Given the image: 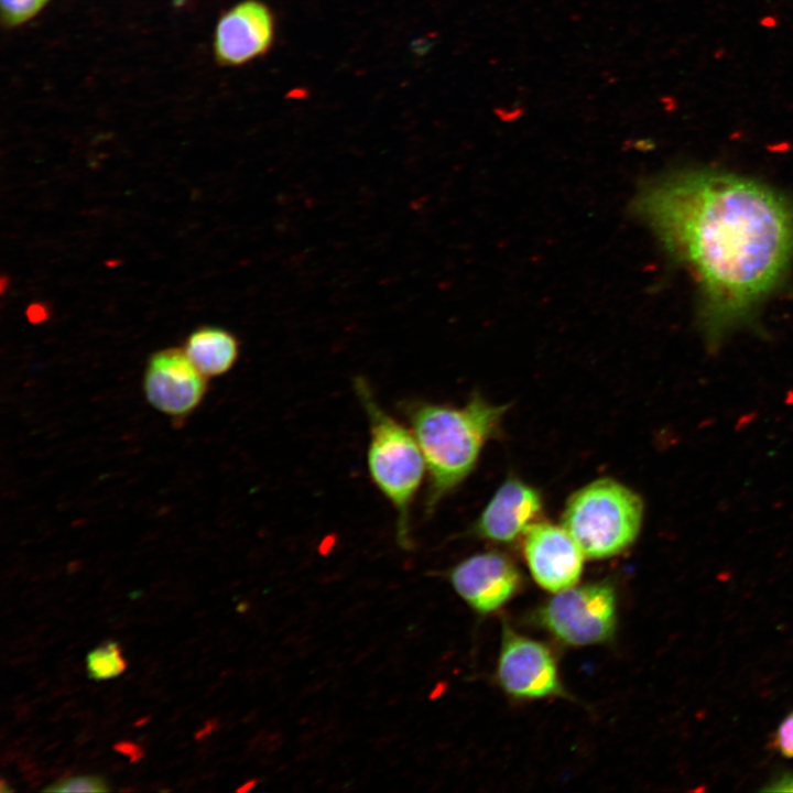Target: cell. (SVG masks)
<instances>
[{"mask_svg":"<svg viewBox=\"0 0 793 793\" xmlns=\"http://www.w3.org/2000/svg\"><path fill=\"white\" fill-rule=\"evenodd\" d=\"M7 792H12V790L7 786L4 779H2L1 786H0V793H7Z\"/></svg>","mask_w":793,"mask_h":793,"instance_id":"23","label":"cell"},{"mask_svg":"<svg viewBox=\"0 0 793 793\" xmlns=\"http://www.w3.org/2000/svg\"><path fill=\"white\" fill-rule=\"evenodd\" d=\"M113 749L115 751L129 757L131 763L139 761L144 754L143 749L138 743L127 740L117 742L113 746Z\"/></svg>","mask_w":793,"mask_h":793,"instance_id":"17","label":"cell"},{"mask_svg":"<svg viewBox=\"0 0 793 793\" xmlns=\"http://www.w3.org/2000/svg\"><path fill=\"white\" fill-rule=\"evenodd\" d=\"M642 498L612 478H599L566 501L562 525L586 557L616 556L637 540L643 521Z\"/></svg>","mask_w":793,"mask_h":793,"instance_id":"4","label":"cell"},{"mask_svg":"<svg viewBox=\"0 0 793 793\" xmlns=\"http://www.w3.org/2000/svg\"><path fill=\"white\" fill-rule=\"evenodd\" d=\"M47 312L44 305L40 303H34L33 305L29 306L28 308V317L34 322L39 323L46 318Z\"/></svg>","mask_w":793,"mask_h":793,"instance_id":"19","label":"cell"},{"mask_svg":"<svg viewBox=\"0 0 793 793\" xmlns=\"http://www.w3.org/2000/svg\"><path fill=\"white\" fill-rule=\"evenodd\" d=\"M542 509L541 493L533 486L517 477H509L488 501L472 531L491 542L510 543L523 536L537 522Z\"/></svg>","mask_w":793,"mask_h":793,"instance_id":"11","label":"cell"},{"mask_svg":"<svg viewBox=\"0 0 793 793\" xmlns=\"http://www.w3.org/2000/svg\"><path fill=\"white\" fill-rule=\"evenodd\" d=\"M257 782L258 781L256 779H251L237 787L236 792L243 793L250 791L257 784Z\"/></svg>","mask_w":793,"mask_h":793,"instance_id":"22","label":"cell"},{"mask_svg":"<svg viewBox=\"0 0 793 793\" xmlns=\"http://www.w3.org/2000/svg\"><path fill=\"white\" fill-rule=\"evenodd\" d=\"M207 379L183 348H165L149 358L143 392L152 408L175 422H183L204 400Z\"/></svg>","mask_w":793,"mask_h":793,"instance_id":"6","label":"cell"},{"mask_svg":"<svg viewBox=\"0 0 793 793\" xmlns=\"http://www.w3.org/2000/svg\"><path fill=\"white\" fill-rule=\"evenodd\" d=\"M523 554L534 580L557 593L578 582L584 553L563 525L537 521L523 535Z\"/></svg>","mask_w":793,"mask_h":793,"instance_id":"9","label":"cell"},{"mask_svg":"<svg viewBox=\"0 0 793 793\" xmlns=\"http://www.w3.org/2000/svg\"><path fill=\"white\" fill-rule=\"evenodd\" d=\"M760 24L764 28H775L778 25V19L772 15H767L760 20Z\"/></svg>","mask_w":793,"mask_h":793,"instance_id":"21","label":"cell"},{"mask_svg":"<svg viewBox=\"0 0 793 793\" xmlns=\"http://www.w3.org/2000/svg\"><path fill=\"white\" fill-rule=\"evenodd\" d=\"M217 726V723L215 720L207 721L204 727L196 734V739H200L203 737H206L209 735Z\"/></svg>","mask_w":793,"mask_h":793,"instance_id":"20","label":"cell"},{"mask_svg":"<svg viewBox=\"0 0 793 793\" xmlns=\"http://www.w3.org/2000/svg\"><path fill=\"white\" fill-rule=\"evenodd\" d=\"M539 619L555 638L571 645L607 641L615 631L617 601L609 583L573 586L557 591L540 610Z\"/></svg>","mask_w":793,"mask_h":793,"instance_id":"5","label":"cell"},{"mask_svg":"<svg viewBox=\"0 0 793 793\" xmlns=\"http://www.w3.org/2000/svg\"><path fill=\"white\" fill-rule=\"evenodd\" d=\"M773 746L785 758H793V711H791L778 726Z\"/></svg>","mask_w":793,"mask_h":793,"instance_id":"16","label":"cell"},{"mask_svg":"<svg viewBox=\"0 0 793 793\" xmlns=\"http://www.w3.org/2000/svg\"><path fill=\"white\" fill-rule=\"evenodd\" d=\"M354 389L369 423L367 465L371 480L395 510L399 545L410 550L411 507L426 471L422 450L412 430L379 404L363 377L354 379Z\"/></svg>","mask_w":793,"mask_h":793,"instance_id":"3","label":"cell"},{"mask_svg":"<svg viewBox=\"0 0 793 793\" xmlns=\"http://www.w3.org/2000/svg\"><path fill=\"white\" fill-rule=\"evenodd\" d=\"M184 351L207 378L227 373L239 357L237 337L225 328L203 326L186 338Z\"/></svg>","mask_w":793,"mask_h":793,"instance_id":"12","label":"cell"},{"mask_svg":"<svg viewBox=\"0 0 793 793\" xmlns=\"http://www.w3.org/2000/svg\"><path fill=\"white\" fill-rule=\"evenodd\" d=\"M149 720H150V717H149V716H145V717H143V718H141V719H138V720L133 724V726H135V727L142 726V725H144L145 723H148Z\"/></svg>","mask_w":793,"mask_h":793,"instance_id":"24","label":"cell"},{"mask_svg":"<svg viewBox=\"0 0 793 793\" xmlns=\"http://www.w3.org/2000/svg\"><path fill=\"white\" fill-rule=\"evenodd\" d=\"M45 792H107L109 787L104 778L98 775H78L54 782Z\"/></svg>","mask_w":793,"mask_h":793,"instance_id":"15","label":"cell"},{"mask_svg":"<svg viewBox=\"0 0 793 793\" xmlns=\"http://www.w3.org/2000/svg\"><path fill=\"white\" fill-rule=\"evenodd\" d=\"M403 409L425 460V511L432 513L471 474L509 405L475 393L461 406L412 400Z\"/></svg>","mask_w":793,"mask_h":793,"instance_id":"2","label":"cell"},{"mask_svg":"<svg viewBox=\"0 0 793 793\" xmlns=\"http://www.w3.org/2000/svg\"><path fill=\"white\" fill-rule=\"evenodd\" d=\"M50 0H0L2 19L9 26L20 25L37 14Z\"/></svg>","mask_w":793,"mask_h":793,"instance_id":"14","label":"cell"},{"mask_svg":"<svg viewBox=\"0 0 793 793\" xmlns=\"http://www.w3.org/2000/svg\"><path fill=\"white\" fill-rule=\"evenodd\" d=\"M276 21L261 0H242L228 9L217 22L214 53L226 66H241L265 55L274 44Z\"/></svg>","mask_w":793,"mask_h":793,"instance_id":"8","label":"cell"},{"mask_svg":"<svg viewBox=\"0 0 793 793\" xmlns=\"http://www.w3.org/2000/svg\"><path fill=\"white\" fill-rule=\"evenodd\" d=\"M768 791H793V774H786L774 781Z\"/></svg>","mask_w":793,"mask_h":793,"instance_id":"18","label":"cell"},{"mask_svg":"<svg viewBox=\"0 0 793 793\" xmlns=\"http://www.w3.org/2000/svg\"><path fill=\"white\" fill-rule=\"evenodd\" d=\"M632 211L693 274L710 351L751 322L793 261V198L749 177L663 174L640 187Z\"/></svg>","mask_w":793,"mask_h":793,"instance_id":"1","label":"cell"},{"mask_svg":"<svg viewBox=\"0 0 793 793\" xmlns=\"http://www.w3.org/2000/svg\"><path fill=\"white\" fill-rule=\"evenodd\" d=\"M455 591L480 613L502 607L519 589L521 578L509 557L498 552L474 554L449 572Z\"/></svg>","mask_w":793,"mask_h":793,"instance_id":"10","label":"cell"},{"mask_svg":"<svg viewBox=\"0 0 793 793\" xmlns=\"http://www.w3.org/2000/svg\"><path fill=\"white\" fill-rule=\"evenodd\" d=\"M497 678L508 694L519 698L564 694L550 649L509 627L503 628Z\"/></svg>","mask_w":793,"mask_h":793,"instance_id":"7","label":"cell"},{"mask_svg":"<svg viewBox=\"0 0 793 793\" xmlns=\"http://www.w3.org/2000/svg\"><path fill=\"white\" fill-rule=\"evenodd\" d=\"M87 667L91 678L106 680L121 674L127 667V662L119 644L109 641L88 653Z\"/></svg>","mask_w":793,"mask_h":793,"instance_id":"13","label":"cell"}]
</instances>
